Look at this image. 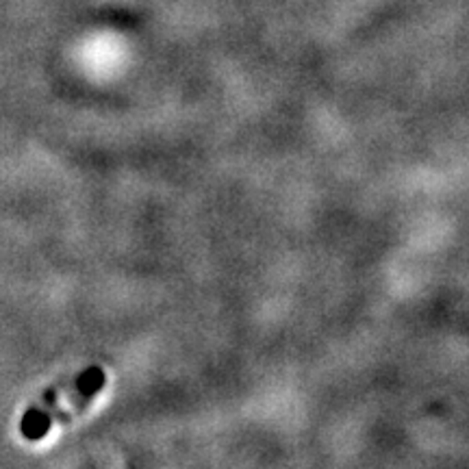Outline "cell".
<instances>
[{"mask_svg": "<svg viewBox=\"0 0 469 469\" xmlns=\"http://www.w3.org/2000/svg\"><path fill=\"white\" fill-rule=\"evenodd\" d=\"M52 428V417L50 413H41L35 406L26 408L20 422V433L26 441H41Z\"/></svg>", "mask_w": 469, "mask_h": 469, "instance_id": "obj_1", "label": "cell"}]
</instances>
